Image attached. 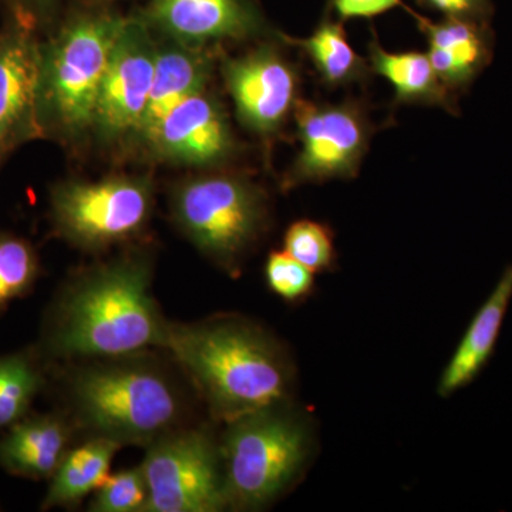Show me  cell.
Listing matches in <instances>:
<instances>
[{
	"mask_svg": "<svg viewBox=\"0 0 512 512\" xmlns=\"http://www.w3.org/2000/svg\"><path fill=\"white\" fill-rule=\"evenodd\" d=\"M434 9L446 13L450 18L467 19L483 8L484 0H424Z\"/></svg>",
	"mask_w": 512,
	"mask_h": 512,
	"instance_id": "83f0119b",
	"label": "cell"
},
{
	"mask_svg": "<svg viewBox=\"0 0 512 512\" xmlns=\"http://www.w3.org/2000/svg\"><path fill=\"white\" fill-rule=\"evenodd\" d=\"M25 8H29L32 10H46L49 6L53 5L55 0H19Z\"/></svg>",
	"mask_w": 512,
	"mask_h": 512,
	"instance_id": "f1b7e54d",
	"label": "cell"
},
{
	"mask_svg": "<svg viewBox=\"0 0 512 512\" xmlns=\"http://www.w3.org/2000/svg\"><path fill=\"white\" fill-rule=\"evenodd\" d=\"M43 382L42 370L29 355L0 356V431L26 417Z\"/></svg>",
	"mask_w": 512,
	"mask_h": 512,
	"instance_id": "44dd1931",
	"label": "cell"
},
{
	"mask_svg": "<svg viewBox=\"0 0 512 512\" xmlns=\"http://www.w3.org/2000/svg\"><path fill=\"white\" fill-rule=\"evenodd\" d=\"M222 73L239 120L249 130L269 136L295 110L298 77L292 64L274 47H259L228 59Z\"/></svg>",
	"mask_w": 512,
	"mask_h": 512,
	"instance_id": "7c38bea8",
	"label": "cell"
},
{
	"mask_svg": "<svg viewBox=\"0 0 512 512\" xmlns=\"http://www.w3.org/2000/svg\"><path fill=\"white\" fill-rule=\"evenodd\" d=\"M39 276V259L25 239L0 234V312L26 295Z\"/></svg>",
	"mask_w": 512,
	"mask_h": 512,
	"instance_id": "603a6c76",
	"label": "cell"
},
{
	"mask_svg": "<svg viewBox=\"0 0 512 512\" xmlns=\"http://www.w3.org/2000/svg\"><path fill=\"white\" fill-rule=\"evenodd\" d=\"M174 221L202 254L227 271L239 261L264 228L265 198L237 175H201L175 187Z\"/></svg>",
	"mask_w": 512,
	"mask_h": 512,
	"instance_id": "8992f818",
	"label": "cell"
},
{
	"mask_svg": "<svg viewBox=\"0 0 512 512\" xmlns=\"http://www.w3.org/2000/svg\"><path fill=\"white\" fill-rule=\"evenodd\" d=\"M170 320L153 293L147 254L90 266L60 292L46 329V349L62 359H116L163 348Z\"/></svg>",
	"mask_w": 512,
	"mask_h": 512,
	"instance_id": "6da1fadb",
	"label": "cell"
},
{
	"mask_svg": "<svg viewBox=\"0 0 512 512\" xmlns=\"http://www.w3.org/2000/svg\"><path fill=\"white\" fill-rule=\"evenodd\" d=\"M40 94L42 45L19 22L0 33V161L45 134Z\"/></svg>",
	"mask_w": 512,
	"mask_h": 512,
	"instance_id": "8fae6325",
	"label": "cell"
},
{
	"mask_svg": "<svg viewBox=\"0 0 512 512\" xmlns=\"http://www.w3.org/2000/svg\"><path fill=\"white\" fill-rule=\"evenodd\" d=\"M134 356L97 359L67 379L74 427L124 446H150L178 429L184 403L163 370Z\"/></svg>",
	"mask_w": 512,
	"mask_h": 512,
	"instance_id": "3957f363",
	"label": "cell"
},
{
	"mask_svg": "<svg viewBox=\"0 0 512 512\" xmlns=\"http://www.w3.org/2000/svg\"><path fill=\"white\" fill-rule=\"evenodd\" d=\"M285 252L316 272L329 271L335 262L332 232L326 225L311 220L293 222L284 238Z\"/></svg>",
	"mask_w": 512,
	"mask_h": 512,
	"instance_id": "cb8c5ba5",
	"label": "cell"
},
{
	"mask_svg": "<svg viewBox=\"0 0 512 512\" xmlns=\"http://www.w3.org/2000/svg\"><path fill=\"white\" fill-rule=\"evenodd\" d=\"M72 420L59 414L26 416L0 439V467L10 474L52 478L73 443Z\"/></svg>",
	"mask_w": 512,
	"mask_h": 512,
	"instance_id": "9a60e30c",
	"label": "cell"
},
{
	"mask_svg": "<svg viewBox=\"0 0 512 512\" xmlns=\"http://www.w3.org/2000/svg\"><path fill=\"white\" fill-rule=\"evenodd\" d=\"M148 177L116 175L99 181H63L50 195L56 231L86 251H103L136 238L153 212Z\"/></svg>",
	"mask_w": 512,
	"mask_h": 512,
	"instance_id": "52a82bcc",
	"label": "cell"
},
{
	"mask_svg": "<svg viewBox=\"0 0 512 512\" xmlns=\"http://www.w3.org/2000/svg\"><path fill=\"white\" fill-rule=\"evenodd\" d=\"M417 22L429 40L427 56L447 89L470 83L488 62L490 47L471 20L448 18L434 23L417 16Z\"/></svg>",
	"mask_w": 512,
	"mask_h": 512,
	"instance_id": "ac0fdd59",
	"label": "cell"
},
{
	"mask_svg": "<svg viewBox=\"0 0 512 512\" xmlns=\"http://www.w3.org/2000/svg\"><path fill=\"white\" fill-rule=\"evenodd\" d=\"M298 43L329 84L349 83L363 73V60L350 46L340 25L323 23L312 36Z\"/></svg>",
	"mask_w": 512,
	"mask_h": 512,
	"instance_id": "7402d4cb",
	"label": "cell"
},
{
	"mask_svg": "<svg viewBox=\"0 0 512 512\" xmlns=\"http://www.w3.org/2000/svg\"><path fill=\"white\" fill-rule=\"evenodd\" d=\"M511 299L512 265L505 269L494 291L478 309L463 339L458 343L456 352L444 369L437 387L441 397L451 396L464 389L483 372L494 355Z\"/></svg>",
	"mask_w": 512,
	"mask_h": 512,
	"instance_id": "2e32d148",
	"label": "cell"
},
{
	"mask_svg": "<svg viewBox=\"0 0 512 512\" xmlns=\"http://www.w3.org/2000/svg\"><path fill=\"white\" fill-rule=\"evenodd\" d=\"M311 269L292 258L288 252L274 251L265 265L269 289L286 302H299L311 295L315 279Z\"/></svg>",
	"mask_w": 512,
	"mask_h": 512,
	"instance_id": "484cf974",
	"label": "cell"
},
{
	"mask_svg": "<svg viewBox=\"0 0 512 512\" xmlns=\"http://www.w3.org/2000/svg\"><path fill=\"white\" fill-rule=\"evenodd\" d=\"M146 512L228 510L220 440L204 427L175 429L147 446Z\"/></svg>",
	"mask_w": 512,
	"mask_h": 512,
	"instance_id": "ba28073f",
	"label": "cell"
},
{
	"mask_svg": "<svg viewBox=\"0 0 512 512\" xmlns=\"http://www.w3.org/2000/svg\"><path fill=\"white\" fill-rule=\"evenodd\" d=\"M157 47L146 20L126 19L101 82L93 127L100 136L117 140L140 133L156 72Z\"/></svg>",
	"mask_w": 512,
	"mask_h": 512,
	"instance_id": "9c48e42d",
	"label": "cell"
},
{
	"mask_svg": "<svg viewBox=\"0 0 512 512\" xmlns=\"http://www.w3.org/2000/svg\"><path fill=\"white\" fill-rule=\"evenodd\" d=\"M146 143L158 157L191 167L221 163L234 151L225 111L205 90L174 107Z\"/></svg>",
	"mask_w": 512,
	"mask_h": 512,
	"instance_id": "4fadbf2b",
	"label": "cell"
},
{
	"mask_svg": "<svg viewBox=\"0 0 512 512\" xmlns=\"http://www.w3.org/2000/svg\"><path fill=\"white\" fill-rule=\"evenodd\" d=\"M211 76V59L200 46L167 43L157 47L156 72L138 136L146 141L160 121L188 97L202 92Z\"/></svg>",
	"mask_w": 512,
	"mask_h": 512,
	"instance_id": "e0dca14e",
	"label": "cell"
},
{
	"mask_svg": "<svg viewBox=\"0 0 512 512\" xmlns=\"http://www.w3.org/2000/svg\"><path fill=\"white\" fill-rule=\"evenodd\" d=\"M144 20L174 42L200 47L245 39L259 29L245 0H151Z\"/></svg>",
	"mask_w": 512,
	"mask_h": 512,
	"instance_id": "5bb4252c",
	"label": "cell"
},
{
	"mask_svg": "<svg viewBox=\"0 0 512 512\" xmlns=\"http://www.w3.org/2000/svg\"><path fill=\"white\" fill-rule=\"evenodd\" d=\"M402 5V0H335V8L342 18H373Z\"/></svg>",
	"mask_w": 512,
	"mask_h": 512,
	"instance_id": "4316f807",
	"label": "cell"
},
{
	"mask_svg": "<svg viewBox=\"0 0 512 512\" xmlns=\"http://www.w3.org/2000/svg\"><path fill=\"white\" fill-rule=\"evenodd\" d=\"M225 426L220 453L228 508L259 511L274 504L308 464L313 446L308 419L286 402Z\"/></svg>",
	"mask_w": 512,
	"mask_h": 512,
	"instance_id": "277c9868",
	"label": "cell"
},
{
	"mask_svg": "<svg viewBox=\"0 0 512 512\" xmlns=\"http://www.w3.org/2000/svg\"><path fill=\"white\" fill-rule=\"evenodd\" d=\"M295 119L301 151L289 174L291 184L319 183L357 173L369 130L355 107L299 100Z\"/></svg>",
	"mask_w": 512,
	"mask_h": 512,
	"instance_id": "30bf717a",
	"label": "cell"
},
{
	"mask_svg": "<svg viewBox=\"0 0 512 512\" xmlns=\"http://www.w3.org/2000/svg\"><path fill=\"white\" fill-rule=\"evenodd\" d=\"M164 349L221 423L289 402L291 360L271 335L247 320L217 316L170 322Z\"/></svg>",
	"mask_w": 512,
	"mask_h": 512,
	"instance_id": "7a4b0ae2",
	"label": "cell"
},
{
	"mask_svg": "<svg viewBox=\"0 0 512 512\" xmlns=\"http://www.w3.org/2000/svg\"><path fill=\"white\" fill-rule=\"evenodd\" d=\"M148 487L143 467L127 468L110 474L94 493L90 511L146 512Z\"/></svg>",
	"mask_w": 512,
	"mask_h": 512,
	"instance_id": "d4e9b609",
	"label": "cell"
},
{
	"mask_svg": "<svg viewBox=\"0 0 512 512\" xmlns=\"http://www.w3.org/2000/svg\"><path fill=\"white\" fill-rule=\"evenodd\" d=\"M370 63L376 73L392 84L397 99L448 106V89L437 76L427 53L386 52L373 42Z\"/></svg>",
	"mask_w": 512,
	"mask_h": 512,
	"instance_id": "ffe728a7",
	"label": "cell"
},
{
	"mask_svg": "<svg viewBox=\"0 0 512 512\" xmlns=\"http://www.w3.org/2000/svg\"><path fill=\"white\" fill-rule=\"evenodd\" d=\"M123 448L104 437L89 436L76 447H70L55 474L50 478L43 510L69 508L96 493L110 476L117 451Z\"/></svg>",
	"mask_w": 512,
	"mask_h": 512,
	"instance_id": "d6986e66",
	"label": "cell"
},
{
	"mask_svg": "<svg viewBox=\"0 0 512 512\" xmlns=\"http://www.w3.org/2000/svg\"><path fill=\"white\" fill-rule=\"evenodd\" d=\"M126 19L109 13L67 23L42 46V119L76 136L94 127L97 100L111 50Z\"/></svg>",
	"mask_w": 512,
	"mask_h": 512,
	"instance_id": "5b68a950",
	"label": "cell"
}]
</instances>
